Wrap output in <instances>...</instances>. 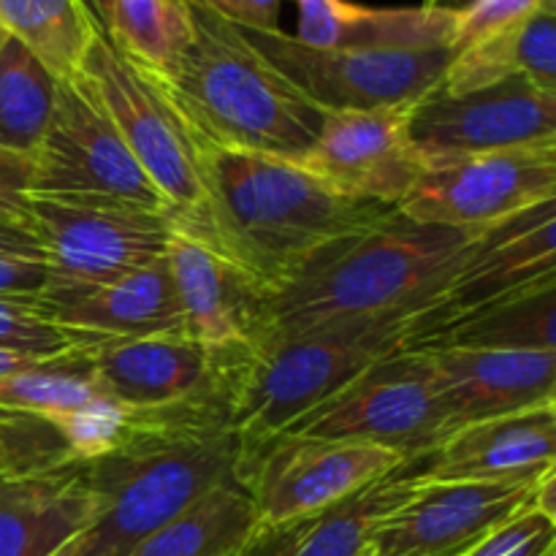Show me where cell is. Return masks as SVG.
<instances>
[{"label":"cell","instance_id":"6da1fadb","mask_svg":"<svg viewBox=\"0 0 556 556\" xmlns=\"http://www.w3.org/2000/svg\"><path fill=\"white\" fill-rule=\"evenodd\" d=\"M242 462L244 443L228 407L134 413V432L119 448L79 465L98 514L63 556H128L201 497L239 481Z\"/></svg>","mask_w":556,"mask_h":556},{"label":"cell","instance_id":"7a4b0ae2","mask_svg":"<svg viewBox=\"0 0 556 556\" xmlns=\"http://www.w3.org/2000/svg\"><path fill=\"white\" fill-rule=\"evenodd\" d=\"M481 237L483 231L416 223L389 210L315 253L286 286L269 293L261 302L258 337L331 320L427 313Z\"/></svg>","mask_w":556,"mask_h":556},{"label":"cell","instance_id":"3957f363","mask_svg":"<svg viewBox=\"0 0 556 556\" xmlns=\"http://www.w3.org/2000/svg\"><path fill=\"white\" fill-rule=\"evenodd\" d=\"M206 244L237 264L264 299L315 253L380 220L391 206L348 199L302 163L201 141Z\"/></svg>","mask_w":556,"mask_h":556},{"label":"cell","instance_id":"277c9868","mask_svg":"<svg viewBox=\"0 0 556 556\" xmlns=\"http://www.w3.org/2000/svg\"><path fill=\"white\" fill-rule=\"evenodd\" d=\"M193 41L163 90L201 141L299 163L326 109L280 74L242 30L188 0Z\"/></svg>","mask_w":556,"mask_h":556},{"label":"cell","instance_id":"5b68a950","mask_svg":"<svg viewBox=\"0 0 556 556\" xmlns=\"http://www.w3.org/2000/svg\"><path fill=\"white\" fill-rule=\"evenodd\" d=\"M421 313L331 320L264 334L242 353L231 391V429L244 454L280 438L372 364L402 351Z\"/></svg>","mask_w":556,"mask_h":556},{"label":"cell","instance_id":"8992f818","mask_svg":"<svg viewBox=\"0 0 556 556\" xmlns=\"http://www.w3.org/2000/svg\"><path fill=\"white\" fill-rule=\"evenodd\" d=\"M76 79L96 98L141 172L172 210L179 231L206 242V190L201 174V139L157 79L130 63L96 33Z\"/></svg>","mask_w":556,"mask_h":556},{"label":"cell","instance_id":"52a82bcc","mask_svg":"<svg viewBox=\"0 0 556 556\" xmlns=\"http://www.w3.org/2000/svg\"><path fill=\"white\" fill-rule=\"evenodd\" d=\"M456 429L424 356L402 348L282 434L378 445L413 465L432 456Z\"/></svg>","mask_w":556,"mask_h":556},{"label":"cell","instance_id":"ba28073f","mask_svg":"<svg viewBox=\"0 0 556 556\" xmlns=\"http://www.w3.org/2000/svg\"><path fill=\"white\" fill-rule=\"evenodd\" d=\"M27 231L47 264L43 288H85L155 264L179 226L168 212L123 201L30 195Z\"/></svg>","mask_w":556,"mask_h":556},{"label":"cell","instance_id":"9c48e42d","mask_svg":"<svg viewBox=\"0 0 556 556\" xmlns=\"http://www.w3.org/2000/svg\"><path fill=\"white\" fill-rule=\"evenodd\" d=\"M30 161V195L123 201L172 215L112 119L79 79L58 81L52 117Z\"/></svg>","mask_w":556,"mask_h":556},{"label":"cell","instance_id":"30bf717a","mask_svg":"<svg viewBox=\"0 0 556 556\" xmlns=\"http://www.w3.org/2000/svg\"><path fill=\"white\" fill-rule=\"evenodd\" d=\"M242 30V27H239ZM248 41L326 112L416 106L438 90L451 49L353 52L315 49L282 30H242Z\"/></svg>","mask_w":556,"mask_h":556},{"label":"cell","instance_id":"8fae6325","mask_svg":"<svg viewBox=\"0 0 556 556\" xmlns=\"http://www.w3.org/2000/svg\"><path fill=\"white\" fill-rule=\"evenodd\" d=\"M85 356L98 391L139 416L223 405L231 413V391L244 351H212L188 331L109 340L74 348Z\"/></svg>","mask_w":556,"mask_h":556},{"label":"cell","instance_id":"7c38bea8","mask_svg":"<svg viewBox=\"0 0 556 556\" xmlns=\"http://www.w3.org/2000/svg\"><path fill=\"white\" fill-rule=\"evenodd\" d=\"M402 467L410 465L378 445L280 434L244 454L239 481L253 500L261 530H275Z\"/></svg>","mask_w":556,"mask_h":556},{"label":"cell","instance_id":"4fadbf2b","mask_svg":"<svg viewBox=\"0 0 556 556\" xmlns=\"http://www.w3.org/2000/svg\"><path fill=\"white\" fill-rule=\"evenodd\" d=\"M554 199L556 144H530L427 168L394 210L416 223L486 231Z\"/></svg>","mask_w":556,"mask_h":556},{"label":"cell","instance_id":"5bb4252c","mask_svg":"<svg viewBox=\"0 0 556 556\" xmlns=\"http://www.w3.org/2000/svg\"><path fill=\"white\" fill-rule=\"evenodd\" d=\"M410 139L424 172L481 152L556 144V92L521 79L465 96L434 90L410 109Z\"/></svg>","mask_w":556,"mask_h":556},{"label":"cell","instance_id":"9a60e30c","mask_svg":"<svg viewBox=\"0 0 556 556\" xmlns=\"http://www.w3.org/2000/svg\"><path fill=\"white\" fill-rule=\"evenodd\" d=\"M554 220V201H546L483 231L454 282L427 313L418 315L416 331L405 348L451 329L478 309L556 282Z\"/></svg>","mask_w":556,"mask_h":556},{"label":"cell","instance_id":"2e32d148","mask_svg":"<svg viewBox=\"0 0 556 556\" xmlns=\"http://www.w3.org/2000/svg\"><path fill=\"white\" fill-rule=\"evenodd\" d=\"M410 109L326 112L302 166L348 199L394 210L424 174L410 139Z\"/></svg>","mask_w":556,"mask_h":556},{"label":"cell","instance_id":"e0dca14e","mask_svg":"<svg viewBox=\"0 0 556 556\" xmlns=\"http://www.w3.org/2000/svg\"><path fill=\"white\" fill-rule=\"evenodd\" d=\"M535 483L418 481L410 500L375 532L372 548L380 556H462L530 508Z\"/></svg>","mask_w":556,"mask_h":556},{"label":"cell","instance_id":"ac0fdd59","mask_svg":"<svg viewBox=\"0 0 556 556\" xmlns=\"http://www.w3.org/2000/svg\"><path fill=\"white\" fill-rule=\"evenodd\" d=\"M38 302L74 348L188 331L166 255L101 286L43 288Z\"/></svg>","mask_w":556,"mask_h":556},{"label":"cell","instance_id":"d6986e66","mask_svg":"<svg viewBox=\"0 0 556 556\" xmlns=\"http://www.w3.org/2000/svg\"><path fill=\"white\" fill-rule=\"evenodd\" d=\"M424 462V483H535L556 467V405L465 424Z\"/></svg>","mask_w":556,"mask_h":556},{"label":"cell","instance_id":"ffe728a7","mask_svg":"<svg viewBox=\"0 0 556 556\" xmlns=\"http://www.w3.org/2000/svg\"><path fill=\"white\" fill-rule=\"evenodd\" d=\"M456 427L556 405V353L418 348Z\"/></svg>","mask_w":556,"mask_h":556},{"label":"cell","instance_id":"44dd1931","mask_svg":"<svg viewBox=\"0 0 556 556\" xmlns=\"http://www.w3.org/2000/svg\"><path fill=\"white\" fill-rule=\"evenodd\" d=\"M188 334L212 351H248L258 337L261 288L201 239L174 231L166 248Z\"/></svg>","mask_w":556,"mask_h":556},{"label":"cell","instance_id":"7402d4cb","mask_svg":"<svg viewBox=\"0 0 556 556\" xmlns=\"http://www.w3.org/2000/svg\"><path fill=\"white\" fill-rule=\"evenodd\" d=\"M407 470L378 478L302 519L261 530L239 556H362L375 532L416 492L418 478Z\"/></svg>","mask_w":556,"mask_h":556},{"label":"cell","instance_id":"603a6c76","mask_svg":"<svg viewBox=\"0 0 556 556\" xmlns=\"http://www.w3.org/2000/svg\"><path fill=\"white\" fill-rule=\"evenodd\" d=\"M96 514L98 503L79 465L0 476V556H58Z\"/></svg>","mask_w":556,"mask_h":556},{"label":"cell","instance_id":"cb8c5ba5","mask_svg":"<svg viewBox=\"0 0 556 556\" xmlns=\"http://www.w3.org/2000/svg\"><path fill=\"white\" fill-rule=\"evenodd\" d=\"M299 9L296 41L315 49L400 52V49H451L454 9H375L353 0H293Z\"/></svg>","mask_w":556,"mask_h":556},{"label":"cell","instance_id":"d4e9b609","mask_svg":"<svg viewBox=\"0 0 556 556\" xmlns=\"http://www.w3.org/2000/svg\"><path fill=\"white\" fill-rule=\"evenodd\" d=\"M514 79L556 92V5L454 52L438 92L465 96Z\"/></svg>","mask_w":556,"mask_h":556},{"label":"cell","instance_id":"484cf974","mask_svg":"<svg viewBox=\"0 0 556 556\" xmlns=\"http://www.w3.org/2000/svg\"><path fill=\"white\" fill-rule=\"evenodd\" d=\"M258 532L253 500L242 481H233L147 535L128 556H239Z\"/></svg>","mask_w":556,"mask_h":556},{"label":"cell","instance_id":"4316f807","mask_svg":"<svg viewBox=\"0 0 556 556\" xmlns=\"http://www.w3.org/2000/svg\"><path fill=\"white\" fill-rule=\"evenodd\" d=\"M556 282L532 288L505 302L478 309L451 329L416 342L418 348H472V351L556 353Z\"/></svg>","mask_w":556,"mask_h":556},{"label":"cell","instance_id":"83f0119b","mask_svg":"<svg viewBox=\"0 0 556 556\" xmlns=\"http://www.w3.org/2000/svg\"><path fill=\"white\" fill-rule=\"evenodd\" d=\"M103 36L152 79L168 81L193 41L188 0H109Z\"/></svg>","mask_w":556,"mask_h":556},{"label":"cell","instance_id":"f1b7e54d","mask_svg":"<svg viewBox=\"0 0 556 556\" xmlns=\"http://www.w3.org/2000/svg\"><path fill=\"white\" fill-rule=\"evenodd\" d=\"M0 30L25 43L54 79L71 81L101 27L85 0H0Z\"/></svg>","mask_w":556,"mask_h":556},{"label":"cell","instance_id":"f546056e","mask_svg":"<svg viewBox=\"0 0 556 556\" xmlns=\"http://www.w3.org/2000/svg\"><path fill=\"white\" fill-rule=\"evenodd\" d=\"M52 71L0 30V150L33 157L54 109Z\"/></svg>","mask_w":556,"mask_h":556},{"label":"cell","instance_id":"4dcf8cb0","mask_svg":"<svg viewBox=\"0 0 556 556\" xmlns=\"http://www.w3.org/2000/svg\"><path fill=\"white\" fill-rule=\"evenodd\" d=\"M101 396L79 351L41 358L20 372L0 375V410L36 416L43 421L65 416Z\"/></svg>","mask_w":556,"mask_h":556},{"label":"cell","instance_id":"1f68e13d","mask_svg":"<svg viewBox=\"0 0 556 556\" xmlns=\"http://www.w3.org/2000/svg\"><path fill=\"white\" fill-rule=\"evenodd\" d=\"M71 465L76 462L54 424L0 410V476H36Z\"/></svg>","mask_w":556,"mask_h":556},{"label":"cell","instance_id":"d6a6232c","mask_svg":"<svg viewBox=\"0 0 556 556\" xmlns=\"http://www.w3.org/2000/svg\"><path fill=\"white\" fill-rule=\"evenodd\" d=\"M58 427L76 465L112 454L134 432V413L109 396H96L87 405L49 421Z\"/></svg>","mask_w":556,"mask_h":556},{"label":"cell","instance_id":"836d02e7","mask_svg":"<svg viewBox=\"0 0 556 556\" xmlns=\"http://www.w3.org/2000/svg\"><path fill=\"white\" fill-rule=\"evenodd\" d=\"M0 348L33 358H58L74 351L38 296H0Z\"/></svg>","mask_w":556,"mask_h":556},{"label":"cell","instance_id":"e575fe53","mask_svg":"<svg viewBox=\"0 0 556 556\" xmlns=\"http://www.w3.org/2000/svg\"><path fill=\"white\" fill-rule=\"evenodd\" d=\"M556 543V519L530 508L500 525L462 556H548Z\"/></svg>","mask_w":556,"mask_h":556},{"label":"cell","instance_id":"d590c367","mask_svg":"<svg viewBox=\"0 0 556 556\" xmlns=\"http://www.w3.org/2000/svg\"><path fill=\"white\" fill-rule=\"evenodd\" d=\"M546 5H556V0H470L465 9L456 11V30L451 52H459L467 43L494 36L500 30L530 20Z\"/></svg>","mask_w":556,"mask_h":556},{"label":"cell","instance_id":"8d00e7d4","mask_svg":"<svg viewBox=\"0 0 556 556\" xmlns=\"http://www.w3.org/2000/svg\"><path fill=\"white\" fill-rule=\"evenodd\" d=\"M30 157L0 150V226L27 228V215H30Z\"/></svg>","mask_w":556,"mask_h":556},{"label":"cell","instance_id":"74e56055","mask_svg":"<svg viewBox=\"0 0 556 556\" xmlns=\"http://www.w3.org/2000/svg\"><path fill=\"white\" fill-rule=\"evenodd\" d=\"M242 30H280L282 0H195Z\"/></svg>","mask_w":556,"mask_h":556},{"label":"cell","instance_id":"f35d334b","mask_svg":"<svg viewBox=\"0 0 556 556\" xmlns=\"http://www.w3.org/2000/svg\"><path fill=\"white\" fill-rule=\"evenodd\" d=\"M47 286V264L27 258H0V296H38Z\"/></svg>","mask_w":556,"mask_h":556},{"label":"cell","instance_id":"ab89813d","mask_svg":"<svg viewBox=\"0 0 556 556\" xmlns=\"http://www.w3.org/2000/svg\"><path fill=\"white\" fill-rule=\"evenodd\" d=\"M0 258H27L43 261L36 237L27 228L0 226Z\"/></svg>","mask_w":556,"mask_h":556},{"label":"cell","instance_id":"60d3db41","mask_svg":"<svg viewBox=\"0 0 556 556\" xmlns=\"http://www.w3.org/2000/svg\"><path fill=\"white\" fill-rule=\"evenodd\" d=\"M36 362H41V358L22 356V353H14V351H5V348H0V375L20 372V369L30 367V364H36Z\"/></svg>","mask_w":556,"mask_h":556},{"label":"cell","instance_id":"b9f144b4","mask_svg":"<svg viewBox=\"0 0 556 556\" xmlns=\"http://www.w3.org/2000/svg\"><path fill=\"white\" fill-rule=\"evenodd\" d=\"M85 5L90 9V14L96 16L98 27L103 30V22H106V14H109V0H85Z\"/></svg>","mask_w":556,"mask_h":556},{"label":"cell","instance_id":"7bdbcfd3","mask_svg":"<svg viewBox=\"0 0 556 556\" xmlns=\"http://www.w3.org/2000/svg\"><path fill=\"white\" fill-rule=\"evenodd\" d=\"M470 3V0H424L421 5H429V9H465V5Z\"/></svg>","mask_w":556,"mask_h":556},{"label":"cell","instance_id":"ee69618b","mask_svg":"<svg viewBox=\"0 0 556 556\" xmlns=\"http://www.w3.org/2000/svg\"><path fill=\"white\" fill-rule=\"evenodd\" d=\"M362 556H380V554H378V552H375V548H372V546H369V548H367V552H364Z\"/></svg>","mask_w":556,"mask_h":556},{"label":"cell","instance_id":"f6af8a7d","mask_svg":"<svg viewBox=\"0 0 556 556\" xmlns=\"http://www.w3.org/2000/svg\"><path fill=\"white\" fill-rule=\"evenodd\" d=\"M58 556H63V552H60V554H58Z\"/></svg>","mask_w":556,"mask_h":556},{"label":"cell","instance_id":"bcb514c9","mask_svg":"<svg viewBox=\"0 0 556 556\" xmlns=\"http://www.w3.org/2000/svg\"><path fill=\"white\" fill-rule=\"evenodd\" d=\"M548 556H554V552H552V554H548Z\"/></svg>","mask_w":556,"mask_h":556}]
</instances>
